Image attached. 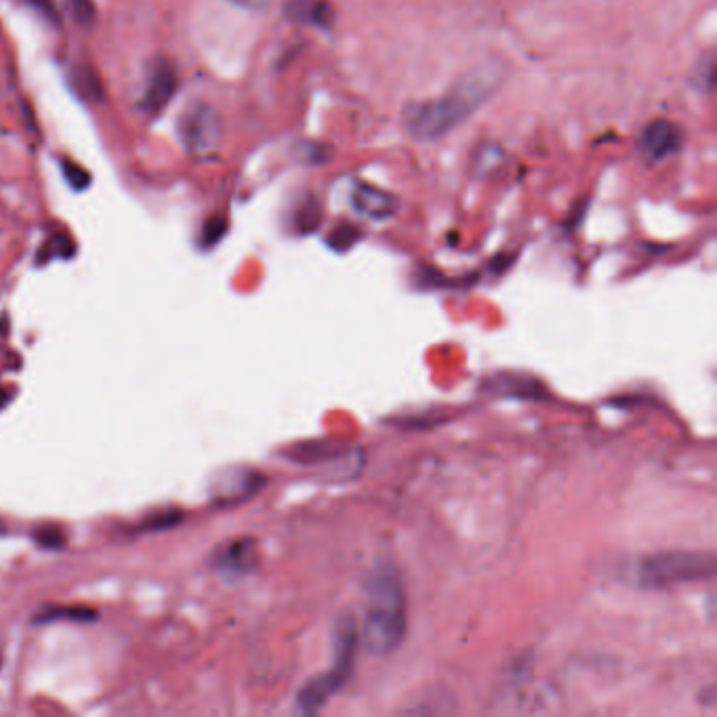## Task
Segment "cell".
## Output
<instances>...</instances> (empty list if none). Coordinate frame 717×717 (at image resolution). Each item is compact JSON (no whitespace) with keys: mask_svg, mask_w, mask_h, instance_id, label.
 Here are the masks:
<instances>
[{"mask_svg":"<svg viewBox=\"0 0 717 717\" xmlns=\"http://www.w3.org/2000/svg\"><path fill=\"white\" fill-rule=\"evenodd\" d=\"M684 143V131L680 125H675L671 120H654L644 129L640 146L646 158L652 162L665 160L673 154L682 150Z\"/></svg>","mask_w":717,"mask_h":717,"instance_id":"7","label":"cell"},{"mask_svg":"<svg viewBox=\"0 0 717 717\" xmlns=\"http://www.w3.org/2000/svg\"><path fill=\"white\" fill-rule=\"evenodd\" d=\"M175 91H177L175 70L171 68V64H167V61H158L150 74L143 104H146L150 112H160L169 104V99L175 95Z\"/></svg>","mask_w":717,"mask_h":717,"instance_id":"10","label":"cell"},{"mask_svg":"<svg viewBox=\"0 0 717 717\" xmlns=\"http://www.w3.org/2000/svg\"><path fill=\"white\" fill-rule=\"evenodd\" d=\"M715 572L713 553L663 551L646 558L638 568V579L646 587H671L711 579Z\"/></svg>","mask_w":717,"mask_h":717,"instance_id":"4","label":"cell"},{"mask_svg":"<svg viewBox=\"0 0 717 717\" xmlns=\"http://www.w3.org/2000/svg\"><path fill=\"white\" fill-rule=\"evenodd\" d=\"M228 3L244 11H265L270 7V0H228Z\"/></svg>","mask_w":717,"mask_h":717,"instance_id":"15","label":"cell"},{"mask_svg":"<svg viewBox=\"0 0 717 717\" xmlns=\"http://www.w3.org/2000/svg\"><path fill=\"white\" fill-rule=\"evenodd\" d=\"M70 7H72V15L76 17V22L89 24L93 19L91 0H70Z\"/></svg>","mask_w":717,"mask_h":717,"instance_id":"14","label":"cell"},{"mask_svg":"<svg viewBox=\"0 0 717 717\" xmlns=\"http://www.w3.org/2000/svg\"><path fill=\"white\" fill-rule=\"evenodd\" d=\"M261 486H263V476L257 474V471L244 467L228 469L213 480L211 499L221 507L236 505L253 497Z\"/></svg>","mask_w":717,"mask_h":717,"instance_id":"6","label":"cell"},{"mask_svg":"<svg viewBox=\"0 0 717 717\" xmlns=\"http://www.w3.org/2000/svg\"><path fill=\"white\" fill-rule=\"evenodd\" d=\"M87 621L93 619V612L85 608H51L49 612L40 614V621Z\"/></svg>","mask_w":717,"mask_h":717,"instance_id":"13","label":"cell"},{"mask_svg":"<svg viewBox=\"0 0 717 717\" xmlns=\"http://www.w3.org/2000/svg\"><path fill=\"white\" fill-rule=\"evenodd\" d=\"M503 78L505 68L499 61H484L463 74L444 95L406 106L402 112L404 131L421 141L442 139L474 116L501 89Z\"/></svg>","mask_w":717,"mask_h":717,"instance_id":"1","label":"cell"},{"mask_svg":"<svg viewBox=\"0 0 717 717\" xmlns=\"http://www.w3.org/2000/svg\"><path fill=\"white\" fill-rule=\"evenodd\" d=\"M352 207L366 219L385 221L398 211V200L371 183L356 181L352 190Z\"/></svg>","mask_w":717,"mask_h":717,"instance_id":"8","label":"cell"},{"mask_svg":"<svg viewBox=\"0 0 717 717\" xmlns=\"http://www.w3.org/2000/svg\"><path fill=\"white\" fill-rule=\"evenodd\" d=\"M358 640L360 638L356 621L352 617L341 619L335 629V654L331 669L316 675V678L307 682L297 694V705L303 713H314L322 709L329 703L331 696H335L347 684L354 669Z\"/></svg>","mask_w":717,"mask_h":717,"instance_id":"3","label":"cell"},{"mask_svg":"<svg viewBox=\"0 0 717 717\" xmlns=\"http://www.w3.org/2000/svg\"><path fill=\"white\" fill-rule=\"evenodd\" d=\"M179 135L192 152H209L221 137L219 118L209 106H196L181 116Z\"/></svg>","mask_w":717,"mask_h":717,"instance_id":"5","label":"cell"},{"mask_svg":"<svg viewBox=\"0 0 717 717\" xmlns=\"http://www.w3.org/2000/svg\"><path fill=\"white\" fill-rule=\"evenodd\" d=\"M406 635V596L392 570H379L366 585L358 638L371 654L394 652Z\"/></svg>","mask_w":717,"mask_h":717,"instance_id":"2","label":"cell"},{"mask_svg":"<svg viewBox=\"0 0 717 717\" xmlns=\"http://www.w3.org/2000/svg\"><path fill=\"white\" fill-rule=\"evenodd\" d=\"M289 13L295 22L329 30L333 26V9L326 0H293Z\"/></svg>","mask_w":717,"mask_h":717,"instance_id":"11","label":"cell"},{"mask_svg":"<svg viewBox=\"0 0 717 717\" xmlns=\"http://www.w3.org/2000/svg\"><path fill=\"white\" fill-rule=\"evenodd\" d=\"M503 158H505V152L497 146V143H486V146H482L480 152L476 154V171L480 175L495 173L501 167Z\"/></svg>","mask_w":717,"mask_h":717,"instance_id":"12","label":"cell"},{"mask_svg":"<svg viewBox=\"0 0 717 717\" xmlns=\"http://www.w3.org/2000/svg\"><path fill=\"white\" fill-rule=\"evenodd\" d=\"M255 564H257V551H255V543L249 539H240L221 547L213 560V568H217L221 575L228 577L247 575V572L255 568Z\"/></svg>","mask_w":717,"mask_h":717,"instance_id":"9","label":"cell"}]
</instances>
